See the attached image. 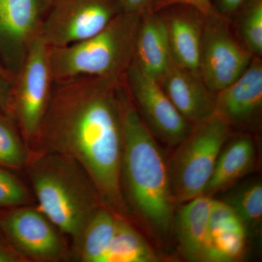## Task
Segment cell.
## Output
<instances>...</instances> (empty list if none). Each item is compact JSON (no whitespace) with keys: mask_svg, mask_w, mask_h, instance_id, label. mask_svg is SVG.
Returning <instances> with one entry per match:
<instances>
[{"mask_svg":"<svg viewBox=\"0 0 262 262\" xmlns=\"http://www.w3.org/2000/svg\"><path fill=\"white\" fill-rule=\"evenodd\" d=\"M125 79L80 77L54 83L37 151L75 160L94 183L103 206L130 218L120 189Z\"/></svg>","mask_w":262,"mask_h":262,"instance_id":"cell-1","label":"cell"},{"mask_svg":"<svg viewBox=\"0 0 262 262\" xmlns=\"http://www.w3.org/2000/svg\"><path fill=\"white\" fill-rule=\"evenodd\" d=\"M123 146L120 189L130 218L157 238L172 233L176 204L168 160L136 110L126 84L122 94Z\"/></svg>","mask_w":262,"mask_h":262,"instance_id":"cell-2","label":"cell"},{"mask_svg":"<svg viewBox=\"0 0 262 262\" xmlns=\"http://www.w3.org/2000/svg\"><path fill=\"white\" fill-rule=\"evenodd\" d=\"M24 170L36 206L73 242L103 206L89 175L75 160L43 150L30 153Z\"/></svg>","mask_w":262,"mask_h":262,"instance_id":"cell-3","label":"cell"},{"mask_svg":"<svg viewBox=\"0 0 262 262\" xmlns=\"http://www.w3.org/2000/svg\"><path fill=\"white\" fill-rule=\"evenodd\" d=\"M141 15L122 12L92 37L60 48H50L54 83L98 77L122 80L135 55Z\"/></svg>","mask_w":262,"mask_h":262,"instance_id":"cell-4","label":"cell"},{"mask_svg":"<svg viewBox=\"0 0 262 262\" xmlns=\"http://www.w3.org/2000/svg\"><path fill=\"white\" fill-rule=\"evenodd\" d=\"M232 130L213 115L193 125L168 160L170 188L177 206L204 194L217 158Z\"/></svg>","mask_w":262,"mask_h":262,"instance_id":"cell-5","label":"cell"},{"mask_svg":"<svg viewBox=\"0 0 262 262\" xmlns=\"http://www.w3.org/2000/svg\"><path fill=\"white\" fill-rule=\"evenodd\" d=\"M50 48L38 35L12 83L9 116L14 120L29 152H35L39 133L54 87Z\"/></svg>","mask_w":262,"mask_h":262,"instance_id":"cell-6","label":"cell"},{"mask_svg":"<svg viewBox=\"0 0 262 262\" xmlns=\"http://www.w3.org/2000/svg\"><path fill=\"white\" fill-rule=\"evenodd\" d=\"M0 231L27 262H61L72 258L67 237L37 206L0 210Z\"/></svg>","mask_w":262,"mask_h":262,"instance_id":"cell-7","label":"cell"},{"mask_svg":"<svg viewBox=\"0 0 262 262\" xmlns=\"http://www.w3.org/2000/svg\"><path fill=\"white\" fill-rule=\"evenodd\" d=\"M253 57L232 32L229 19L218 12L205 16L200 75L211 92L216 94L239 78Z\"/></svg>","mask_w":262,"mask_h":262,"instance_id":"cell-8","label":"cell"},{"mask_svg":"<svg viewBox=\"0 0 262 262\" xmlns=\"http://www.w3.org/2000/svg\"><path fill=\"white\" fill-rule=\"evenodd\" d=\"M122 12L117 0H51L39 35L49 48L64 47L101 32Z\"/></svg>","mask_w":262,"mask_h":262,"instance_id":"cell-9","label":"cell"},{"mask_svg":"<svg viewBox=\"0 0 262 262\" xmlns=\"http://www.w3.org/2000/svg\"><path fill=\"white\" fill-rule=\"evenodd\" d=\"M131 100L143 121L159 142L176 147L193 126L179 113L158 81L133 61L125 75Z\"/></svg>","mask_w":262,"mask_h":262,"instance_id":"cell-10","label":"cell"},{"mask_svg":"<svg viewBox=\"0 0 262 262\" xmlns=\"http://www.w3.org/2000/svg\"><path fill=\"white\" fill-rule=\"evenodd\" d=\"M51 0H0V52L14 80L39 34Z\"/></svg>","mask_w":262,"mask_h":262,"instance_id":"cell-11","label":"cell"},{"mask_svg":"<svg viewBox=\"0 0 262 262\" xmlns=\"http://www.w3.org/2000/svg\"><path fill=\"white\" fill-rule=\"evenodd\" d=\"M261 110L262 61L253 56L239 78L215 94V115L231 130H248L258 125Z\"/></svg>","mask_w":262,"mask_h":262,"instance_id":"cell-12","label":"cell"},{"mask_svg":"<svg viewBox=\"0 0 262 262\" xmlns=\"http://www.w3.org/2000/svg\"><path fill=\"white\" fill-rule=\"evenodd\" d=\"M159 11L166 24L172 61L201 76L202 36L206 15L185 5H173Z\"/></svg>","mask_w":262,"mask_h":262,"instance_id":"cell-13","label":"cell"},{"mask_svg":"<svg viewBox=\"0 0 262 262\" xmlns=\"http://www.w3.org/2000/svg\"><path fill=\"white\" fill-rule=\"evenodd\" d=\"M159 82L179 113L192 125L214 115L215 94L201 76L172 63Z\"/></svg>","mask_w":262,"mask_h":262,"instance_id":"cell-14","label":"cell"},{"mask_svg":"<svg viewBox=\"0 0 262 262\" xmlns=\"http://www.w3.org/2000/svg\"><path fill=\"white\" fill-rule=\"evenodd\" d=\"M248 232L225 202L213 201L203 261L232 262L245 254Z\"/></svg>","mask_w":262,"mask_h":262,"instance_id":"cell-15","label":"cell"},{"mask_svg":"<svg viewBox=\"0 0 262 262\" xmlns=\"http://www.w3.org/2000/svg\"><path fill=\"white\" fill-rule=\"evenodd\" d=\"M214 199L203 194L182 203L174 213L172 232L178 249L190 261H203Z\"/></svg>","mask_w":262,"mask_h":262,"instance_id":"cell-16","label":"cell"},{"mask_svg":"<svg viewBox=\"0 0 262 262\" xmlns=\"http://www.w3.org/2000/svg\"><path fill=\"white\" fill-rule=\"evenodd\" d=\"M134 60L141 70L158 82L173 63L166 24L161 12L141 15Z\"/></svg>","mask_w":262,"mask_h":262,"instance_id":"cell-17","label":"cell"},{"mask_svg":"<svg viewBox=\"0 0 262 262\" xmlns=\"http://www.w3.org/2000/svg\"><path fill=\"white\" fill-rule=\"evenodd\" d=\"M256 148L246 133L229 136L221 150L204 194L213 196L233 187L256 166Z\"/></svg>","mask_w":262,"mask_h":262,"instance_id":"cell-18","label":"cell"},{"mask_svg":"<svg viewBox=\"0 0 262 262\" xmlns=\"http://www.w3.org/2000/svg\"><path fill=\"white\" fill-rule=\"evenodd\" d=\"M118 215L106 206L100 207L72 242L71 260L102 262L115 234Z\"/></svg>","mask_w":262,"mask_h":262,"instance_id":"cell-19","label":"cell"},{"mask_svg":"<svg viewBox=\"0 0 262 262\" xmlns=\"http://www.w3.org/2000/svg\"><path fill=\"white\" fill-rule=\"evenodd\" d=\"M160 259L130 219L118 215L115 234L102 262H156Z\"/></svg>","mask_w":262,"mask_h":262,"instance_id":"cell-20","label":"cell"},{"mask_svg":"<svg viewBox=\"0 0 262 262\" xmlns=\"http://www.w3.org/2000/svg\"><path fill=\"white\" fill-rule=\"evenodd\" d=\"M227 205L233 209L247 232L259 228L262 219V184L254 180L245 184L229 193L226 198Z\"/></svg>","mask_w":262,"mask_h":262,"instance_id":"cell-21","label":"cell"},{"mask_svg":"<svg viewBox=\"0 0 262 262\" xmlns=\"http://www.w3.org/2000/svg\"><path fill=\"white\" fill-rule=\"evenodd\" d=\"M29 155L14 120L0 111V166L13 171L24 170Z\"/></svg>","mask_w":262,"mask_h":262,"instance_id":"cell-22","label":"cell"},{"mask_svg":"<svg viewBox=\"0 0 262 262\" xmlns=\"http://www.w3.org/2000/svg\"><path fill=\"white\" fill-rule=\"evenodd\" d=\"M237 16V36L253 56H262V0H246Z\"/></svg>","mask_w":262,"mask_h":262,"instance_id":"cell-23","label":"cell"},{"mask_svg":"<svg viewBox=\"0 0 262 262\" xmlns=\"http://www.w3.org/2000/svg\"><path fill=\"white\" fill-rule=\"evenodd\" d=\"M34 201L30 189L14 171L0 166V210L32 205Z\"/></svg>","mask_w":262,"mask_h":262,"instance_id":"cell-24","label":"cell"},{"mask_svg":"<svg viewBox=\"0 0 262 262\" xmlns=\"http://www.w3.org/2000/svg\"><path fill=\"white\" fill-rule=\"evenodd\" d=\"M173 5L189 6L204 15L212 14L217 12L212 3V0H157L153 12L159 11Z\"/></svg>","mask_w":262,"mask_h":262,"instance_id":"cell-25","label":"cell"},{"mask_svg":"<svg viewBox=\"0 0 262 262\" xmlns=\"http://www.w3.org/2000/svg\"><path fill=\"white\" fill-rule=\"evenodd\" d=\"M122 11L143 15L153 12L157 0H117Z\"/></svg>","mask_w":262,"mask_h":262,"instance_id":"cell-26","label":"cell"},{"mask_svg":"<svg viewBox=\"0 0 262 262\" xmlns=\"http://www.w3.org/2000/svg\"><path fill=\"white\" fill-rule=\"evenodd\" d=\"M0 262H27L0 231Z\"/></svg>","mask_w":262,"mask_h":262,"instance_id":"cell-27","label":"cell"},{"mask_svg":"<svg viewBox=\"0 0 262 262\" xmlns=\"http://www.w3.org/2000/svg\"><path fill=\"white\" fill-rule=\"evenodd\" d=\"M246 0H215V9L221 15L230 20L238 11Z\"/></svg>","mask_w":262,"mask_h":262,"instance_id":"cell-28","label":"cell"},{"mask_svg":"<svg viewBox=\"0 0 262 262\" xmlns=\"http://www.w3.org/2000/svg\"><path fill=\"white\" fill-rule=\"evenodd\" d=\"M12 83V81L0 75V111L8 115H9Z\"/></svg>","mask_w":262,"mask_h":262,"instance_id":"cell-29","label":"cell"},{"mask_svg":"<svg viewBox=\"0 0 262 262\" xmlns=\"http://www.w3.org/2000/svg\"><path fill=\"white\" fill-rule=\"evenodd\" d=\"M0 75L3 76V77H5V78L13 82V77L10 75L9 72L6 70L4 65H3V61H2L1 52H0Z\"/></svg>","mask_w":262,"mask_h":262,"instance_id":"cell-30","label":"cell"}]
</instances>
